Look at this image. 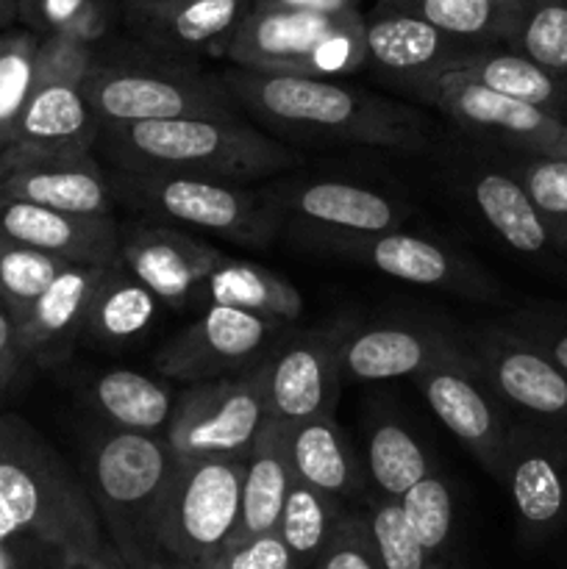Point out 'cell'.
<instances>
[{
  "label": "cell",
  "mask_w": 567,
  "mask_h": 569,
  "mask_svg": "<svg viewBox=\"0 0 567 569\" xmlns=\"http://www.w3.org/2000/svg\"><path fill=\"white\" fill-rule=\"evenodd\" d=\"M222 87L239 111L289 137L331 139L370 148L420 153L428 148L420 114L359 87L322 76L237 70L222 76Z\"/></svg>",
  "instance_id": "cell-1"
},
{
  "label": "cell",
  "mask_w": 567,
  "mask_h": 569,
  "mask_svg": "<svg viewBox=\"0 0 567 569\" xmlns=\"http://www.w3.org/2000/svg\"><path fill=\"white\" fill-rule=\"evenodd\" d=\"M37 533L76 565L115 556L81 476L20 415H0V542Z\"/></svg>",
  "instance_id": "cell-2"
},
{
  "label": "cell",
  "mask_w": 567,
  "mask_h": 569,
  "mask_svg": "<svg viewBox=\"0 0 567 569\" xmlns=\"http://www.w3.org/2000/svg\"><path fill=\"white\" fill-rule=\"evenodd\" d=\"M98 144L120 170L248 183L298 167V153L242 120H153L103 126Z\"/></svg>",
  "instance_id": "cell-3"
},
{
  "label": "cell",
  "mask_w": 567,
  "mask_h": 569,
  "mask_svg": "<svg viewBox=\"0 0 567 569\" xmlns=\"http://www.w3.org/2000/svg\"><path fill=\"white\" fill-rule=\"evenodd\" d=\"M176 465V450L159 433L109 428L89 442L81 481L106 542L131 569H156L153 522Z\"/></svg>",
  "instance_id": "cell-4"
},
{
  "label": "cell",
  "mask_w": 567,
  "mask_h": 569,
  "mask_svg": "<svg viewBox=\"0 0 567 569\" xmlns=\"http://www.w3.org/2000/svg\"><path fill=\"white\" fill-rule=\"evenodd\" d=\"M117 200L148 217L178 222L245 248H267L281 228L284 209L272 192L242 183L172 172L109 170Z\"/></svg>",
  "instance_id": "cell-5"
},
{
  "label": "cell",
  "mask_w": 567,
  "mask_h": 569,
  "mask_svg": "<svg viewBox=\"0 0 567 569\" xmlns=\"http://www.w3.org/2000/svg\"><path fill=\"white\" fill-rule=\"evenodd\" d=\"M245 459H178L153 522L156 569H209L239 520Z\"/></svg>",
  "instance_id": "cell-6"
},
{
  "label": "cell",
  "mask_w": 567,
  "mask_h": 569,
  "mask_svg": "<svg viewBox=\"0 0 567 569\" xmlns=\"http://www.w3.org/2000/svg\"><path fill=\"white\" fill-rule=\"evenodd\" d=\"M226 59L242 70L339 78L367 64L365 14L253 6L233 31Z\"/></svg>",
  "instance_id": "cell-7"
},
{
  "label": "cell",
  "mask_w": 567,
  "mask_h": 569,
  "mask_svg": "<svg viewBox=\"0 0 567 569\" xmlns=\"http://www.w3.org/2000/svg\"><path fill=\"white\" fill-rule=\"evenodd\" d=\"M87 94L100 128L117 122L153 120H239V109L222 81L198 76L187 67L142 64V61L94 59Z\"/></svg>",
  "instance_id": "cell-8"
},
{
  "label": "cell",
  "mask_w": 567,
  "mask_h": 569,
  "mask_svg": "<svg viewBox=\"0 0 567 569\" xmlns=\"http://www.w3.org/2000/svg\"><path fill=\"white\" fill-rule=\"evenodd\" d=\"M92 61V42L67 33L42 37L14 148L94 150L100 122L87 94Z\"/></svg>",
  "instance_id": "cell-9"
},
{
  "label": "cell",
  "mask_w": 567,
  "mask_h": 569,
  "mask_svg": "<svg viewBox=\"0 0 567 569\" xmlns=\"http://www.w3.org/2000/svg\"><path fill=\"white\" fill-rule=\"evenodd\" d=\"M415 94L422 103L437 106L465 133L506 153L567 159V120L523 100L506 98L461 72H439Z\"/></svg>",
  "instance_id": "cell-10"
},
{
  "label": "cell",
  "mask_w": 567,
  "mask_h": 569,
  "mask_svg": "<svg viewBox=\"0 0 567 569\" xmlns=\"http://www.w3.org/2000/svg\"><path fill=\"white\" fill-rule=\"evenodd\" d=\"M267 422L259 370L198 381L178 395L165 439L178 459H248Z\"/></svg>",
  "instance_id": "cell-11"
},
{
  "label": "cell",
  "mask_w": 567,
  "mask_h": 569,
  "mask_svg": "<svg viewBox=\"0 0 567 569\" xmlns=\"http://www.w3.org/2000/svg\"><path fill=\"white\" fill-rule=\"evenodd\" d=\"M289 333V322L233 306H206L203 315L156 353L153 367L176 381H211L239 376Z\"/></svg>",
  "instance_id": "cell-12"
},
{
  "label": "cell",
  "mask_w": 567,
  "mask_h": 569,
  "mask_svg": "<svg viewBox=\"0 0 567 569\" xmlns=\"http://www.w3.org/2000/svg\"><path fill=\"white\" fill-rule=\"evenodd\" d=\"M498 481L526 542L556 537L567 526V428L511 420Z\"/></svg>",
  "instance_id": "cell-13"
},
{
  "label": "cell",
  "mask_w": 567,
  "mask_h": 569,
  "mask_svg": "<svg viewBox=\"0 0 567 569\" xmlns=\"http://www.w3.org/2000/svg\"><path fill=\"white\" fill-rule=\"evenodd\" d=\"M478 376L520 420L567 428V372L509 326L461 333Z\"/></svg>",
  "instance_id": "cell-14"
},
{
  "label": "cell",
  "mask_w": 567,
  "mask_h": 569,
  "mask_svg": "<svg viewBox=\"0 0 567 569\" xmlns=\"http://www.w3.org/2000/svg\"><path fill=\"white\" fill-rule=\"evenodd\" d=\"M317 237H322L326 248H331L334 253L411 287L439 289L472 300H493L500 295L498 281L476 261L420 233L392 228L384 233H317Z\"/></svg>",
  "instance_id": "cell-15"
},
{
  "label": "cell",
  "mask_w": 567,
  "mask_h": 569,
  "mask_svg": "<svg viewBox=\"0 0 567 569\" xmlns=\"http://www.w3.org/2000/svg\"><path fill=\"white\" fill-rule=\"evenodd\" d=\"M0 194L83 217H115L117 203L109 170L76 148H6Z\"/></svg>",
  "instance_id": "cell-16"
},
{
  "label": "cell",
  "mask_w": 567,
  "mask_h": 569,
  "mask_svg": "<svg viewBox=\"0 0 567 569\" xmlns=\"http://www.w3.org/2000/svg\"><path fill=\"white\" fill-rule=\"evenodd\" d=\"M339 326L328 331H289L259 361L267 417L284 428L326 417L339 398Z\"/></svg>",
  "instance_id": "cell-17"
},
{
  "label": "cell",
  "mask_w": 567,
  "mask_h": 569,
  "mask_svg": "<svg viewBox=\"0 0 567 569\" xmlns=\"http://www.w3.org/2000/svg\"><path fill=\"white\" fill-rule=\"evenodd\" d=\"M415 381L434 417L476 456L489 476L498 478L511 428L509 409L478 376L470 356L426 367Z\"/></svg>",
  "instance_id": "cell-18"
},
{
  "label": "cell",
  "mask_w": 567,
  "mask_h": 569,
  "mask_svg": "<svg viewBox=\"0 0 567 569\" xmlns=\"http://www.w3.org/2000/svg\"><path fill=\"white\" fill-rule=\"evenodd\" d=\"M467 359L461 333L434 322H370L339 328V372L354 381L415 378L439 361Z\"/></svg>",
  "instance_id": "cell-19"
},
{
  "label": "cell",
  "mask_w": 567,
  "mask_h": 569,
  "mask_svg": "<svg viewBox=\"0 0 567 569\" xmlns=\"http://www.w3.org/2000/svg\"><path fill=\"white\" fill-rule=\"evenodd\" d=\"M222 256L215 244L170 226L137 222L120 228L117 261L170 309L195 303L198 287Z\"/></svg>",
  "instance_id": "cell-20"
},
{
  "label": "cell",
  "mask_w": 567,
  "mask_h": 569,
  "mask_svg": "<svg viewBox=\"0 0 567 569\" xmlns=\"http://www.w3.org/2000/svg\"><path fill=\"white\" fill-rule=\"evenodd\" d=\"M472 48L481 44L450 37L431 22L404 11L372 6L370 14H365L367 64L411 87V92L439 72L459 67Z\"/></svg>",
  "instance_id": "cell-21"
},
{
  "label": "cell",
  "mask_w": 567,
  "mask_h": 569,
  "mask_svg": "<svg viewBox=\"0 0 567 569\" xmlns=\"http://www.w3.org/2000/svg\"><path fill=\"white\" fill-rule=\"evenodd\" d=\"M109 264H83L70 261L48 283L42 295L22 311L17 320L20 356L26 365L53 367L67 359L87 328L89 306L103 281Z\"/></svg>",
  "instance_id": "cell-22"
},
{
  "label": "cell",
  "mask_w": 567,
  "mask_h": 569,
  "mask_svg": "<svg viewBox=\"0 0 567 569\" xmlns=\"http://www.w3.org/2000/svg\"><path fill=\"white\" fill-rule=\"evenodd\" d=\"M0 242L83 264H115L120 226L115 217H83L0 194Z\"/></svg>",
  "instance_id": "cell-23"
},
{
  "label": "cell",
  "mask_w": 567,
  "mask_h": 569,
  "mask_svg": "<svg viewBox=\"0 0 567 569\" xmlns=\"http://www.w3.org/2000/svg\"><path fill=\"white\" fill-rule=\"evenodd\" d=\"M250 9L253 0H150L126 6V20L142 42L161 53L226 56Z\"/></svg>",
  "instance_id": "cell-24"
},
{
  "label": "cell",
  "mask_w": 567,
  "mask_h": 569,
  "mask_svg": "<svg viewBox=\"0 0 567 569\" xmlns=\"http://www.w3.org/2000/svg\"><path fill=\"white\" fill-rule=\"evenodd\" d=\"M272 194L295 220L315 226V233H384L406 222L398 200L354 181H295Z\"/></svg>",
  "instance_id": "cell-25"
},
{
  "label": "cell",
  "mask_w": 567,
  "mask_h": 569,
  "mask_svg": "<svg viewBox=\"0 0 567 569\" xmlns=\"http://www.w3.org/2000/svg\"><path fill=\"white\" fill-rule=\"evenodd\" d=\"M287 459L298 481L334 495L342 503L359 498L367 487V470L331 415L289 426Z\"/></svg>",
  "instance_id": "cell-26"
},
{
  "label": "cell",
  "mask_w": 567,
  "mask_h": 569,
  "mask_svg": "<svg viewBox=\"0 0 567 569\" xmlns=\"http://www.w3.org/2000/svg\"><path fill=\"white\" fill-rule=\"evenodd\" d=\"M292 481L295 476L287 459V428L267 417L265 428L245 459L239 520L228 545L248 542L261 533L276 531Z\"/></svg>",
  "instance_id": "cell-27"
},
{
  "label": "cell",
  "mask_w": 567,
  "mask_h": 569,
  "mask_svg": "<svg viewBox=\"0 0 567 569\" xmlns=\"http://www.w3.org/2000/svg\"><path fill=\"white\" fill-rule=\"evenodd\" d=\"M470 200L478 217L500 237V242L523 256H543L554 250L548 226L539 214L520 178L506 164L478 167L470 178Z\"/></svg>",
  "instance_id": "cell-28"
},
{
  "label": "cell",
  "mask_w": 567,
  "mask_h": 569,
  "mask_svg": "<svg viewBox=\"0 0 567 569\" xmlns=\"http://www.w3.org/2000/svg\"><path fill=\"white\" fill-rule=\"evenodd\" d=\"M192 306H233L253 315L295 322L304 315V298L287 278L245 259L222 256L198 287Z\"/></svg>",
  "instance_id": "cell-29"
},
{
  "label": "cell",
  "mask_w": 567,
  "mask_h": 569,
  "mask_svg": "<svg viewBox=\"0 0 567 569\" xmlns=\"http://www.w3.org/2000/svg\"><path fill=\"white\" fill-rule=\"evenodd\" d=\"M454 70L506 94V98L523 100V103H531L559 117V120H567V78L554 76L537 61L526 59L506 44L472 48Z\"/></svg>",
  "instance_id": "cell-30"
},
{
  "label": "cell",
  "mask_w": 567,
  "mask_h": 569,
  "mask_svg": "<svg viewBox=\"0 0 567 569\" xmlns=\"http://www.w3.org/2000/svg\"><path fill=\"white\" fill-rule=\"evenodd\" d=\"M89 403L109 428L159 433L170 422L178 395L137 370H109L89 387Z\"/></svg>",
  "instance_id": "cell-31"
},
{
  "label": "cell",
  "mask_w": 567,
  "mask_h": 569,
  "mask_svg": "<svg viewBox=\"0 0 567 569\" xmlns=\"http://www.w3.org/2000/svg\"><path fill=\"white\" fill-rule=\"evenodd\" d=\"M161 306L139 278L115 261L94 292L83 333L98 345H128L150 331Z\"/></svg>",
  "instance_id": "cell-32"
},
{
  "label": "cell",
  "mask_w": 567,
  "mask_h": 569,
  "mask_svg": "<svg viewBox=\"0 0 567 569\" xmlns=\"http://www.w3.org/2000/svg\"><path fill=\"white\" fill-rule=\"evenodd\" d=\"M376 6L420 17L470 44H506L515 17V0H376Z\"/></svg>",
  "instance_id": "cell-33"
},
{
  "label": "cell",
  "mask_w": 567,
  "mask_h": 569,
  "mask_svg": "<svg viewBox=\"0 0 567 569\" xmlns=\"http://www.w3.org/2000/svg\"><path fill=\"white\" fill-rule=\"evenodd\" d=\"M345 511L348 509L342 500L295 478L276 531L292 553L298 569H315Z\"/></svg>",
  "instance_id": "cell-34"
},
{
  "label": "cell",
  "mask_w": 567,
  "mask_h": 569,
  "mask_svg": "<svg viewBox=\"0 0 567 569\" xmlns=\"http://www.w3.org/2000/svg\"><path fill=\"white\" fill-rule=\"evenodd\" d=\"M367 481L378 498H400L431 472L420 439L400 420H378L367 433Z\"/></svg>",
  "instance_id": "cell-35"
},
{
  "label": "cell",
  "mask_w": 567,
  "mask_h": 569,
  "mask_svg": "<svg viewBox=\"0 0 567 569\" xmlns=\"http://www.w3.org/2000/svg\"><path fill=\"white\" fill-rule=\"evenodd\" d=\"M506 48L567 78V0H515Z\"/></svg>",
  "instance_id": "cell-36"
},
{
  "label": "cell",
  "mask_w": 567,
  "mask_h": 569,
  "mask_svg": "<svg viewBox=\"0 0 567 569\" xmlns=\"http://www.w3.org/2000/svg\"><path fill=\"white\" fill-rule=\"evenodd\" d=\"M398 500L426 553L442 569L448 567L454 553V495L448 481L428 472Z\"/></svg>",
  "instance_id": "cell-37"
},
{
  "label": "cell",
  "mask_w": 567,
  "mask_h": 569,
  "mask_svg": "<svg viewBox=\"0 0 567 569\" xmlns=\"http://www.w3.org/2000/svg\"><path fill=\"white\" fill-rule=\"evenodd\" d=\"M42 37L31 28L0 31V153L14 144L17 122L31 92Z\"/></svg>",
  "instance_id": "cell-38"
},
{
  "label": "cell",
  "mask_w": 567,
  "mask_h": 569,
  "mask_svg": "<svg viewBox=\"0 0 567 569\" xmlns=\"http://www.w3.org/2000/svg\"><path fill=\"white\" fill-rule=\"evenodd\" d=\"M506 167L515 172L537 203L556 253L567 259V159L506 153Z\"/></svg>",
  "instance_id": "cell-39"
},
{
  "label": "cell",
  "mask_w": 567,
  "mask_h": 569,
  "mask_svg": "<svg viewBox=\"0 0 567 569\" xmlns=\"http://www.w3.org/2000/svg\"><path fill=\"white\" fill-rule=\"evenodd\" d=\"M115 3L117 0H20L17 20L39 37L67 33L94 42L103 37Z\"/></svg>",
  "instance_id": "cell-40"
},
{
  "label": "cell",
  "mask_w": 567,
  "mask_h": 569,
  "mask_svg": "<svg viewBox=\"0 0 567 569\" xmlns=\"http://www.w3.org/2000/svg\"><path fill=\"white\" fill-rule=\"evenodd\" d=\"M64 264L70 261L22 244L0 242V303L20 320L22 311L48 289Z\"/></svg>",
  "instance_id": "cell-41"
},
{
  "label": "cell",
  "mask_w": 567,
  "mask_h": 569,
  "mask_svg": "<svg viewBox=\"0 0 567 569\" xmlns=\"http://www.w3.org/2000/svg\"><path fill=\"white\" fill-rule=\"evenodd\" d=\"M365 511L381 569H442L415 537L398 498H378L376 495L370 509Z\"/></svg>",
  "instance_id": "cell-42"
},
{
  "label": "cell",
  "mask_w": 567,
  "mask_h": 569,
  "mask_svg": "<svg viewBox=\"0 0 567 569\" xmlns=\"http://www.w3.org/2000/svg\"><path fill=\"white\" fill-rule=\"evenodd\" d=\"M315 569H381L367 511H345Z\"/></svg>",
  "instance_id": "cell-43"
},
{
  "label": "cell",
  "mask_w": 567,
  "mask_h": 569,
  "mask_svg": "<svg viewBox=\"0 0 567 569\" xmlns=\"http://www.w3.org/2000/svg\"><path fill=\"white\" fill-rule=\"evenodd\" d=\"M506 326L526 337L531 345H537L545 356H550L567 372V311L526 309L511 315Z\"/></svg>",
  "instance_id": "cell-44"
},
{
  "label": "cell",
  "mask_w": 567,
  "mask_h": 569,
  "mask_svg": "<svg viewBox=\"0 0 567 569\" xmlns=\"http://www.w3.org/2000/svg\"><path fill=\"white\" fill-rule=\"evenodd\" d=\"M209 569H298V565L278 531H272L248 542L228 545Z\"/></svg>",
  "instance_id": "cell-45"
},
{
  "label": "cell",
  "mask_w": 567,
  "mask_h": 569,
  "mask_svg": "<svg viewBox=\"0 0 567 569\" xmlns=\"http://www.w3.org/2000/svg\"><path fill=\"white\" fill-rule=\"evenodd\" d=\"M76 561L37 533L0 542V569H70Z\"/></svg>",
  "instance_id": "cell-46"
},
{
  "label": "cell",
  "mask_w": 567,
  "mask_h": 569,
  "mask_svg": "<svg viewBox=\"0 0 567 569\" xmlns=\"http://www.w3.org/2000/svg\"><path fill=\"white\" fill-rule=\"evenodd\" d=\"M253 6H265V9L320 11V14H350V11H359V0H253Z\"/></svg>",
  "instance_id": "cell-47"
},
{
  "label": "cell",
  "mask_w": 567,
  "mask_h": 569,
  "mask_svg": "<svg viewBox=\"0 0 567 569\" xmlns=\"http://www.w3.org/2000/svg\"><path fill=\"white\" fill-rule=\"evenodd\" d=\"M0 365L26 367L20 356V337H17V317L0 303Z\"/></svg>",
  "instance_id": "cell-48"
},
{
  "label": "cell",
  "mask_w": 567,
  "mask_h": 569,
  "mask_svg": "<svg viewBox=\"0 0 567 569\" xmlns=\"http://www.w3.org/2000/svg\"><path fill=\"white\" fill-rule=\"evenodd\" d=\"M17 14H20V0H0V31H6Z\"/></svg>",
  "instance_id": "cell-49"
},
{
  "label": "cell",
  "mask_w": 567,
  "mask_h": 569,
  "mask_svg": "<svg viewBox=\"0 0 567 569\" xmlns=\"http://www.w3.org/2000/svg\"><path fill=\"white\" fill-rule=\"evenodd\" d=\"M22 372V367H9V365H0V395L17 381V376Z\"/></svg>",
  "instance_id": "cell-50"
},
{
  "label": "cell",
  "mask_w": 567,
  "mask_h": 569,
  "mask_svg": "<svg viewBox=\"0 0 567 569\" xmlns=\"http://www.w3.org/2000/svg\"><path fill=\"white\" fill-rule=\"evenodd\" d=\"M92 569H131L128 565H122V559L120 556H109V559L103 561V565H98V567H92Z\"/></svg>",
  "instance_id": "cell-51"
},
{
  "label": "cell",
  "mask_w": 567,
  "mask_h": 569,
  "mask_svg": "<svg viewBox=\"0 0 567 569\" xmlns=\"http://www.w3.org/2000/svg\"><path fill=\"white\" fill-rule=\"evenodd\" d=\"M137 3H145V0H122V6H137Z\"/></svg>",
  "instance_id": "cell-52"
},
{
  "label": "cell",
  "mask_w": 567,
  "mask_h": 569,
  "mask_svg": "<svg viewBox=\"0 0 567 569\" xmlns=\"http://www.w3.org/2000/svg\"><path fill=\"white\" fill-rule=\"evenodd\" d=\"M70 569H89V567H83V565H72Z\"/></svg>",
  "instance_id": "cell-53"
},
{
  "label": "cell",
  "mask_w": 567,
  "mask_h": 569,
  "mask_svg": "<svg viewBox=\"0 0 567 569\" xmlns=\"http://www.w3.org/2000/svg\"><path fill=\"white\" fill-rule=\"evenodd\" d=\"M145 3H150V0H145ZM137 6H139V3H137Z\"/></svg>",
  "instance_id": "cell-54"
}]
</instances>
